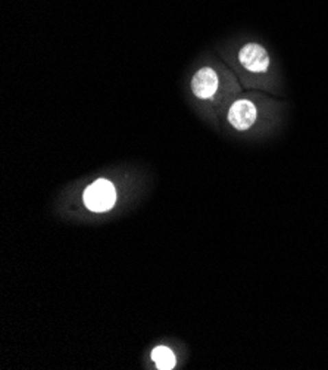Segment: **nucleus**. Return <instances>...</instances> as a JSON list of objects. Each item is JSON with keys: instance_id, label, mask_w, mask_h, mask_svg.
<instances>
[{"instance_id": "obj_1", "label": "nucleus", "mask_w": 328, "mask_h": 370, "mask_svg": "<svg viewBox=\"0 0 328 370\" xmlns=\"http://www.w3.org/2000/svg\"><path fill=\"white\" fill-rule=\"evenodd\" d=\"M117 192L114 184L106 179H99L91 183L84 192V204L90 211L104 213L115 205Z\"/></svg>"}, {"instance_id": "obj_2", "label": "nucleus", "mask_w": 328, "mask_h": 370, "mask_svg": "<svg viewBox=\"0 0 328 370\" xmlns=\"http://www.w3.org/2000/svg\"><path fill=\"white\" fill-rule=\"evenodd\" d=\"M239 61L246 69L252 71V73H265L270 67L268 54H266V50L262 46L256 43L243 46L240 49Z\"/></svg>"}, {"instance_id": "obj_3", "label": "nucleus", "mask_w": 328, "mask_h": 370, "mask_svg": "<svg viewBox=\"0 0 328 370\" xmlns=\"http://www.w3.org/2000/svg\"><path fill=\"white\" fill-rule=\"evenodd\" d=\"M258 117V109L248 99L234 102L229 111L230 124L237 130H248Z\"/></svg>"}, {"instance_id": "obj_4", "label": "nucleus", "mask_w": 328, "mask_h": 370, "mask_svg": "<svg viewBox=\"0 0 328 370\" xmlns=\"http://www.w3.org/2000/svg\"><path fill=\"white\" fill-rule=\"evenodd\" d=\"M218 89V76L212 68H202L191 80V90L199 99H209Z\"/></svg>"}, {"instance_id": "obj_5", "label": "nucleus", "mask_w": 328, "mask_h": 370, "mask_svg": "<svg viewBox=\"0 0 328 370\" xmlns=\"http://www.w3.org/2000/svg\"><path fill=\"white\" fill-rule=\"evenodd\" d=\"M152 360L159 370H169L176 367V356L168 347H156L152 351Z\"/></svg>"}]
</instances>
